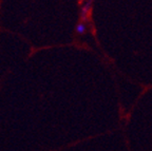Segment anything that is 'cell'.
<instances>
[{"instance_id":"6da1fadb","label":"cell","mask_w":152,"mask_h":151,"mask_svg":"<svg viewBox=\"0 0 152 151\" xmlns=\"http://www.w3.org/2000/svg\"><path fill=\"white\" fill-rule=\"evenodd\" d=\"M76 31L78 34H83L86 32V26L83 23H78L76 26Z\"/></svg>"}]
</instances>
